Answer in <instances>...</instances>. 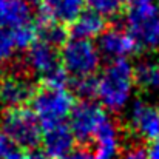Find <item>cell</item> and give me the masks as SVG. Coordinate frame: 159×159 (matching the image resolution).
Returning <instances> with one entry per match:
<instances>
[{"instance_id": "8", "label": "cell", "mask_w": 159, "mask_h": 159, "mask_svg": "<svg viewBox=\"0 0 159 159\" xmlns=\"http://www.w3.org/2000/svg\"><path fill=\"white\" fill-rule=\"evenodd\" d=\"M128 128L136 138L148 144L159 139V108L141 99L134 101L128 113Z\"/></svg>"}, {"instance_id": "27", "label": "cell", "mask_w": 159, "mask_h": 159, "mask_svg": "<svg viewBox=\"0 0 159 159\" xmlns=\"http://www.w3.org/2000/svg\"><path fill=\"white\" fill-rule=\"evenodd\" d=\"M158 108H159V107H158Z\"/></svg>"}, {"instance_id": "2", "label": "cell", "mask_w": 159, "mask_h": 159, "mask_svg": "<svg viewBox=\"0 0 159 159\" xmlns=\"http://www.w3.org/2000/svg\"><path fill=\"white\" fill-rule=\"evenodd\" d=\"M125 30L134 39L139 51L159 47V5L156 0H131L125 8Z\"/></svg>"}, {"instance_id": "14", "label": "cell", "mask_w": 159, "mask_h": 159, "mask_svg": "<svg viewBox=\"0 0 159 159\" xmlns=\"http://www.w3.org/2000/svg\"><path fill=\"white\" fill-rule=\"evenodd\" d=\"M93 159H119L120 158V131L119 127L108 119L93 141Z\"/></svg>"}, {"instance_id": "13", "label": "cell", "mask_w": 159, "mask_h": 159, "mask_svg": "<svg viewBox=\"0 0 159 159\" xmlns=\"http://www.w3.org/2000/svg\"><path fill=\"white\" fill-rule=\"evenodd\" d=\"M34 22L33 5L28 0H0V26L17 30Z\"/></svg>"}, {"instance_id": "10", "label": "cell", "mask_w": 159, "mask_h": 159, "mask_svg": "<svg viewBox=\"0 0 159 159\" xmlns=\"http://www.w3.org/2000/svg\"><path fill=\"white\" fill-rule=\"evenodd\" d=\"M98 50L102 57L113 60L128 59L130 56L139 53L134 39L127 33L125 28H107L105 33L98 39Z\"/></svg>"}, {"instance_id": "19", "label": "cell", "mask_w": 159, "mask_h": 159, "mask_svg": "<svg viewBox=\"0 0 159 159\" xmlns=\"http://www.w3.org/2000/svg\"><path fill=\"white\" fill-rule=\"evenodd\" d=\"M11 34H12V40H14L16 50H25V51H26L34 42L39 40L36 20H34L33 23H30V25L22 26V28L12 30Z\"/></svg>"}, {"instance_id": "11", "label": "cell", "mask_w": 159, "mask_h": 159, "mask_svg": "<svg viewBox=\"0 0 159 159\" xmlns=\"http://www.w3.org/2000/svg\"><path fill=\"white\" fill-rule=\"evenodd\" d=\"M87 0H45L37 8V19L71 26L87 9Z\"/></svg>"}, {"instance_id": "24", "label": "cell", "mask_w": 159, "mask_h": 159, "mask_svg": "<svg viewBox=\"0 0 159 159\" xmlns=\"http://www.w3.org/2000/svg\"><path fill=\"white\" fill-rule=\"evenodd\" d=\"M119 159H148L147 158V150L144 147H133L127 150Z\"/></svg>"}, {"instance_id": "4", "label": "cell", "mask_w": 159, "mask_h": 159, "mask_svg": "<svg viewBox=\"0 0 159 159\" xmlns=\"http://www.w3.org/2000/svg\"><path fill=\"white\" fill-rule=\"evenodd\" d=\"M102 56L91 40L71 39L60 48V62L71 80L99 74Z\"/></svg>"}, {"instance_id": "17", "label": "cell", "mask_w": 159, "mask_h": 159, "mask_svg": "<svg viewBox=\"0 0 159 159\" xmlns=\"http://www.w3.org/2000/svg\"><path fill=\"white\" fill-rule=\"evenodd\" d=\"M36 26H37V36L39 40L51 45L54 48H62L68 40H70V31L68 26H63L60 23L50 22V20H36Z\"/></svg>"}, {"instance_id": "15", "label": "cell", "mask_w": 159, "mask_h": 159, "mask_svg": "<svg viewBox=\"0 0 159 159\" xmlns=\"http://www.w3.org/2000/svg\"><path fill=\"white\" fill-rule=\"evenodd\" d=\"M107 30V19L99 12L87 8L82 16L68 28L71 39L80 40H94L99 39Z\"/></svg>"}, {"instance_id": "6", "label": "cell", "mask_w": 159, "mask_h": 159, "mask_svg": "<svg viewBox=\"0 0 159 159\" xmlns=\"http://www.w3.org/2000/svg\"><path fill=\"white\" fill-rule=\"evenodd\" d=\"M108 119L107 110L99 102L79 101L68 117V127L76 142H79L82 147H87V144L94 141L99 130Z\"/></svg>"}, {"instance_id": "3", "label": "cell", "mask_w": 159, "mask_h": 159, "mask_svg": "<svg viewBox=\"0 0 159 159\" xmlns=\"http://www.w3.org/2000/svg\"><path fill=\"white\" fill-rule=\"evenodd\" d=\"M77 104L70 88H48L39 85L31 101V110L40 122L42 130L68 122V117Z\"/></svg>"}, {"instance_id": "12", "label": "cell", "mask_w": 159, "mask_h": 159, "mask_svg": "<svg viewBox=\"0 0 159 159\" xmlns=\"http://www.w3.org/2000/svg\"><path fill=\"white\" fill-rule=\"evenodd\" d=\"M40 148L48 159H63L76 148V139L68 127V122L42 130Z\"/></svg>"}, {"instance_id": "25", "label": "cell", "mask_w": 159, "mask_h": 159, "mask_svg": "<svg viewBox=\"0 0 159 159\" xmlns=\"http://www.w3.org/2000/svg\"><path fill=\"white\" fill-rule=\"evenodd\" d=\"M145 150H147V158L148 159H159V139L150 142Z\"/></svg>"}, {"instance_id": "9", "label": "cell", "mask_w": 159, "mask_h": 159, "mask_svg": "<svg viewBox=\"0 0 159 159\" xmlns=\"http://www.w3.org/2000/svg\"><path fill=\"white\" fill-rule=\"evenodd\" d=\"M25 65L30 70V73L37 76L40 80H43L45 77L51 76L53 73L62 68L60 50L42 40H37L26 50Z\"/></svg>"}, {"instance_id": "22", "label": "cell", "mask_w": 159, "mask_h": 159, "mask_svg": "<svg viewBox=\"0 0 159 159\" xmlns=\"http://www.w3.org/2000/svg\"><path fill=\"white\" fill-rule=\"evenodd\" d=\"M22 150L0 128V159H20Z\"/></svg>"}, {"instance_id": "21", "label": "cell", "mask_w": 159, "mask_h": 159, "mask_svg": "<svg viewBox=\"0 0 159 159\" xmlns=\"http://www.w3.org/2000/svg\"><path fill=\"white\" fill-rule=\"evenodd\" d=\"M16 51L17 50H16L11 31L0 26V63L11 60Z\"/></svg>"}, {"instance_id": "1", "label": "cell", "mask_w": 159, "mask_h": 159, "mask_svg": "<svg viewBox=\"0 0 159 159\" xmlns=\"http://www.w3.org/2000/svg\"><path fill=\"white\" fill-rule=\"evenodd\" d=\"M134 88L133 65L128 59L108 62L98 74L96 101L108 111H120L130 102Z\"/></svg>"}, {"instance_id": "18", "label": "cell", "mask_w": 159, "mask_h": 159, "mask_svg": "<svg viewBox=\"0 0 159 159\" xmlns=\"http://www.w3.org/2000/svg\"><path fill=\"white\" fill-rule=\"evenodd\" d=\"M131 0H87V5L90 9L99 12L104 17L117 16L119 12H124Z\"/></svg>"}, {"instance_id": "23", "label": "cell", "mask_w": 159, "mask_h": 159, "mask_svg": "<svg viewBox=\"0 0 159 159\" xmlns=\"http://www.w3.org/2000/svg\"><path fill=\"white\" fill-rule=\"evenodd\" d=\"M63 159H93V152L88 147H76L71 150Z\"/></svg>"}, {"instance_id": "26", "label": "cell", "mask_w": 159, "mask_h": 159, "mask_svg": "<svg viewBox=\"0 0 159 159\" xmlns=\"http://www.w3.org/2000/svg\"><path fill=\"white\" fill-rule=\"evenodd\" d=\"M28 2H30L31 5H34V6H37V8H39V6H40V5H42L45 0H28Z\"/></svg>"}, {"instance_id": "5", "label": "cell", "mask_w": 159, "mask_h": 159, "mask_svg": "<svg viewBox=\"0 0 159 159\" xmlns=\"http://www.w3.org/2000/svg\"><path fill=\"white\" fill-rule=\"evenodd\" d=\"M0 128L20 150L40 148L42 127L31 108L20 107L5 110Z\"/></svg>"}, {"instance_id": "20", "label": "cell", "mask_w": 159, "mask_h": 159, "mask_svg": "<svg viewBox=\"0 0 159 159\" xmlns=\"http://www.w3.org/2000/svg\"><path fill=\"white\" fill-rule=\"evenodd\" d=\"M74 96H79L80 101H94L98 98V76L73 80Z\"/></svg>"}, {"instance_id": "16", "label": "cell", "mask_w": 159, "mask_h": 159, "mask_svg": "<svg viewBox=\"0 0 159 159\" xmlns=\"http://www.w3.org/2000/svg\"><path fill=\"white\" fill-rule=\"evenodd\" d=\"M134 87L141 91H158L159 90V63L152 60L139 62L133 66Z\"/></svg>"}, {"instance_id": "7", "label": "cell", "mask_w": 159, "mask_h": 159, "mask_svg": "<svg viewBox=\"0 0 159 159\" xmlns=\"http://www.w3.org/2000/svg\"><path fill=\"white\" fill-rule=\"evenodd\" d=\"M37 87L23 73H6L0 77V105L6 110L31 104Z\"/></svg>"}]
</instances>
